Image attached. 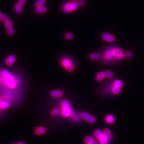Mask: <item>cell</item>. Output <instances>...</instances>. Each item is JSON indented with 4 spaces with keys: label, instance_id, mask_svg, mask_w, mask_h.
<instances>
[{
    "label": "cell",
    "instance_id": "cell-1",
    "mask_svg": "<svg viewBox=\"0 0 144 144\" xmlns=\"http://www.w3.org/2000/svg\"><path fill=\"white\" fill-rule=\"evenodd\" d=\"M79 7V5L76 2H70L65 3L62 7V10L67 13L71 12L76 10Z\"/></svg>",
    "mask_w": 144,
    "mask_h": 144
},
{
    "label": "cell",
    "instance_id": "cell-2",
    "mask_svg": "<svg viewBox=\"0 0 144 144\" xmlns=\"http://www.w3.org/2000/svg\"><path fill=\"white\" fill-rule=\"evenodd\" d=\"M61 64L62 66L68 71H72L73 69V66L69 59L64 58L62 59Z\"/></svg>",
    "mask_w": 144,
    "mask_h": 144
},
{
    "label": "cell",
    "instance_id": "cell-3",
    "mask_svg": "<svg viewBox=\"0 0 144 144\" xmlns=\"http://www.w3.org/2000/svg\"><path fill=\"white\" fill-rule=\"evenodd\" d=\"M81 116L83 119H84L85 120H86V121H87L90 123L93 124L96 122V118L93 116L90 115V114L87 113L86 112H82L81 114Z\"/></svg>",
    "mask_w": 144,
    "mask_h": 144
},
{
    "label": "cell",
    "instance_id": "cell-4",
    "mask_svg": "<svg viewBox=\"0 0 144 144\" xmlns=\"http://www.w3.org/2000/svg\"><path fill=\"white\" fill-rule=\"evenodd\" d=\"M1 74L2 76L6 79L7 83L10 81L14 80L13 76L6 70H3L1 72Z\"/></svg>",
    "mask_w": 144,
    "mask_h": 144
},
{
    "label": "cell",
    "instance_id": "cell-5",
    "mask_svg": "<svg viewBox=\"0 0 144 144\" xmlns=\"http://www.w3.org/2000/svg\"><path fill=\"white\" fill-rule=\"evenodd\" d=\"M102 38L108 42H113L115 41V37L113 35L107 33H104L102 35Z\"/></svg>",
    "mask_w": 144,
    "mask_h": 144
},
{
    "label": "cell",
    "instance_id": "cell-6",
    "mask_svg": "<svg viewBox=\"0 0 144 144\" xmlns=\"http://www.w3.org/2000/svg\"><path fill=\"white\" fill-rule=\"evenodd\" d=\"M71 114V110L70 108H62L61 114L65 117H67Z\"/></svg>",
    "mask_w": 144,
    "mask_h": 144
},
{
    "label": "cell",
    "instance_id": "cell-7",
    "mask_svg": "<svg viewBox=\"0 0 144 144\" xmlns=\"http://www.w3.org/2000/svg\"><path fill=\"white\" fill-rule=\"evenodd\" d=\"M51 95L54 98H59L63 95V92L60 90H54L51 91Z\"/></svg>",
    "mask_w": 144,
    "mask_h": 144
},
{
    "label": "cell",
    "instance_id": "cell-8",
    "mask_svg": "<svg viewBox=\"0 0 144 144\" xmlns=\"http://www.w3.org/2000/svg\"><path fill=\"white\" fill-rule=\"evenodd\" d=\"M15 60V56L14 55H11L7 58L6 60V63L9 66H11L14 63Z\"/></svg>",
    "mask_w": 144,
    "mask_h": 144
},
{
    "label": "cell",
    "instance_id": "cell-9",
    "mask_svg": "<svg viewBox=\"0 0 144 144\" xmlns=\"http://www.w3.org/2000/svg\"><path fill=\"white\" fill-rule=\"evenodd\" d=\"M98 140L101 144H108L109 140V139L103 133V132Z\"/></svg>",
    "mask_w": 144,
    "mask_h": 144
},
{
    "label": "cell",
    "instance_id": "cell-10",
    "mask_svg": "<svg viewBox=\"0 0 144 144\" xmlns=\"http://www.w3.org/2000/svg\"><path fill=\"white\" fill-rule=\"evenodd\" d=\"M47 131V129L44 127H39L36 129L35 133L37 135H41Z\"/></svg>",
    "mask_w": 144,
    "mask_h": 144
},
{
    "label": "cell",
    "instance_id": "cell-11",
    "mask_svg": "<svg viewBox=\"0 0 144 144\" xmlns=\"http://www.w3.org/2000/svg\"><path fill=\"white\" fill-rule=\"evenodd\" d=\"M14 9L15 12L18 14H21L23 11V5L20 3H17L15 5Z\"/></svg>",
    "mask_w": 144,
    "mask_h": 144
},
{
    "label": "cell",
    "instance_id": "cell-12",
    "mask_svg": "<svg viewBox=\"0 0 144 144\" xmlns=\"http://www.w3.org/2000/svg\"><path fill=\"white\" fill-rule=\"evenodd\" d=\"M46 11L47 8L44 6L36 7V9H35V11L38 14H43L46 12Z\"/></svg>",
    "mask_w": 144,
    "mask_h": 144
},
{
    "label": "cell",
    "instance_id": "cell-13",
    "mask_svg": "<svg viewBox=\"0 0 144 144\" xmlns=\"http://www.w3.org/2000/svg\"><path fill=\"white\" fill-rule=\"evenodd\" d=\"M85 141L87 144H96V142L95 140L91 136H87L85 138Z\"/></svg>",
    "mask_w": 144,
    "mask_h": 144
},
{
    "label": "cell",
    "instance_id": "cell-14",
    "mask_svg": "<svg viewBox=\"0 0 144 144\" xmlns=\"http://www.w3.org/2000/svg\"><path fill=\"white\" fill-rule=\"evenodd\" d=\"M112 52L113 54L114 57H116V58L121 54L123 53V51L121 49H118V48H115L112 49Z\"/></svg>",
    "mask_w": 144,
    "mask_h": 144
},
{
    "label": "cell",
    "instance_id": "cell-15",
    "mask_svg": "<svg viewBox=\"0 0 144 144\" xmlns=\"http://www.w3.org/2000/svg\"><path fill=\"white\" fill-rule=\"evenodd\" d=\"M10 106V104L7 102H3L0 99V108L3 109H7Z\"/></svg>",
    "mask_w": 144,
    "mask_h": 144
},
{
    "label": "cell",
    "instance_id": "cell-16",
    "mask_svg": "<svg viewBox=\"0 0 144 144\" xmlns=\"http://www.w3.org/2000/svg\"><path fill=\"white\" fill-rule=\"evenodd\" d=\"M103 133L109 139V140H111L112 139V136L111 133V132L110 130L107 129H104L103 131Z\"/></svg>",
    "mask_w": 144,
    "mask_h": 144
},
{
    "label": "cell",
    "instance_id": "cell-17",
    "mask_svg": "<svg viewBox=\"0 0 144 144\" xmlns=\"http://www.w3.org/2000/svg\"><path fill=\"white\" fill-rule=\"evenodd\" d=\"M104 77H105V76H104V73L102 72H99V73H97V74L96 75V80L98 81H102L104 79Z\"/></svg>",
    "mask_w": 144,
    "mask_h": 144
},
{
    "label": "cell",
    "instance_id": "cell-18",
    "mask_svg": "<svg viewBox=\"0 0 144 144\" xmlns=\"http://www.w3.org/2000/svg\"><path fill=\"white\" fill-rule=\"evenodd\" d=\"M4 24H5V27L7 29L12 28V26H13L12 22L9 19H7L6 21H5L4 22Z\"/></svg>",
    "mask_w": 144,
    "mask_h": 144
},
{
    "label": "cell",
    "instance_id": "cell-19",
    "mask_svg": "<svg viewBox=\"0 0 144 144\" xmlns=\"http://www.w3.org/2000/svg\"><path fill=\"white\" fill-rule=\"evenodd\" d=\"M114 117L111 115H109L106 117V121L109 124H112L114 122Z\"/></svg>",
    "mask_w": 144,
    "mask_h": 144
},
{
    "label": "cell",
    "instance_id": "cell-20",
    "mask_svg": "<svg viewBox=\"0 0 144 144\" xmlns=\"http://www.w3.org/2000/svg\"><path fill=\"white\" fill-rule=\"evenodd\" d=\"M114 86L117 87L118 88H121L123 86V82L120 80H115L114 81L113 83Z\"/></svg>",
    "mask_w": 144,
    "mask_h": 144
},
{
    "label": "cell",
    "instance_id": "cell-21",
    "mask_svg": "<svg viewBox=\"0 0 144 144\" xmlns=\"http://www.w3.org/2000/svg\"><path fill=\"white\" fill-rule=\"evenodd\" d=\"M46 0H38L35 3V6L36 7L43 6Z\"/></svg>",
    "mask_w": 144,
    "mask_h": 144
},
{
    "label": "cell",
    "instance_id": "cell-22",
    "mask_svg": "<svg viewBox=\"0 0 144 144\" xmlns=\"http://www.w3.org/2000/svg\"><path fill=\"white\" fill-rule=\"evenodd\" d=\"M103 73H104L105 77H106L108 78H112L114 76L113 72H110V71H105Z\"/></svg>",
    "mask_w": 144,
    "mask_h": 144
},
{
    "label": "cell",
    "instance_id": "cell-23",
    "mask_svg": "<svg viewBox=\"0 0 144 144\" xmlns=\"http://www.w3.org/2000/svg\"><path fill=\"white\" fill-rule=\"evenodd\" d=\"M102 134V131L99 129L95 130L94 131V135L95 137L97 139H99V138H100V137L101 136Z\"/></svg>",
    "mask_w": 144,
    "mask_h": 144
},
{
    "label": "cell",
    "instance_id": "cell-24",
    "mask_svg": "<svg viewBox=\"0 0 144 144\" xmlns=\"http://www.w3.org/2000/svg\"><path fill=\"white\" fill-rule=\"evenodd\" d=\"M100 55L98 54H96V53H92L89 56V58L92 59V60H97L99 59L100 58Z\"/></svg>",
    "mask_w": 144,
    "mask_h": 144
},
{
    "label": "cell",
    "instance_id": "cell-25",
    "mask_svg": "<svg viewBox=\"0 0 144 144\" xmlns=\"http://www.w3.org/2000/svg\"><path fill=\"white\" fill-rule=\"evenodd\" d=\"M111 91L113 94H114L115 95H117V94H118L120 92V89L114 86L112 87L111 88Z\"/></svg>",
    "mask_w": 144,
    "mask_h": 144
},
{
    "label": "cell",
    "instance_id": "cell-26",
    "mask_svg": "<svg viewBox=\"0 0 144 144\" xmlns=\"http://www.w3.org/2000/svg\"><path fill=\"white\" fill-rule=\"evenodd\" d=\"M113 57H114V56L113 54L112 50H110L108 51L105 54V57L107 59L111 58H112Z\"/></svg>",
    "mask_w": 144,
    "mask_h": 144
},
{
    "label": "cell",
    "instance_id": "cell-27",
    "mask_svg": "<svg viewBox=\"0 0 144 144\" xmlns=\"http://www.w3.org/2000/svg\"><path fill=\"white\" fill-rule=\"evenodd\" d=\"M7 19H8V17L6 14L0 12V21L4 22Z\"/></svg>",
    "mask_w": 144,
    "mask_h": 144
},
{
    "label": "cell",
    "instance_id": "cell-28",
    "mask_svg": "<svg viewBox=\"0 0 144 144\" xmlns=\"http://www.w3.org/2000/svg\"><path fill=\"white\" fill-rule=\"evenodd\" d=\"M62 108H70V103L67 100L63 101L62 104Z\"/></svg>",
    "mask_w": 144,
    "mask_h": 144
},
{
    "label": "cell",
    "instance_id": "cell-29",
    "mask_svg": "<svg viewBox=\"0 0 144 144\" xmlns=\"http://www.w3.org/2000/svg\"><path fill=\"white\" fill-rule=\"evenodd\" d=\"M65 37L67 40H72V39H73V35L69 33H66L65 35Z\"/></svg>",
    "mask_w": 144,
    "mask_h": 144
},
{
    "label": "cell",
    "instance_id": "cell-30",
    "mask_svg": "<svg viewBox=\"0 0 144 144\" xmlns=\"http://www.w3.org/2000/svg\"><path fill=\"white\" fill-rule=\"evenodd\" d=\"M58 112H59L58 109L57 108H54L52 110L51 112V114L53 116H55L58 114Z\"/></svg>",
    "mask_w": 144,
    "mask_h": 144
},
{
    "label": "cell",
    "instance_id": "cell-31",
    "mask_svg": "<svg viewBox=\"0 0 144 144\" xmlns=\"http://www.w3.org/2000/svg\"><path fill=\"white\" fill-rule=\"evenodd\" d=\"M7 33L10 35H12L14 33V29H12V28H10V29H7Z\"/></svg>",
    "mask_w": 144,
    "mask_h": 144
},
{
    "label": "cell",
    "instance_id": "cell-32",
    "mask_svg": "<svg viewBox=\"0 0 144 144\" xmlns=\"http://www.w3.org/2000/svg\"><path fill=\"white\" fill-rule=\"evenodd\" d=\"M125 56L128 58H130L133 56V53L131 51H127L125 53Z\"/></svg>",
    "mask_w": 144,
    "mask_h": 144
},
{
    "label": "cell",
    "instance_id": "cell-33",
    "mask_svg": "<svg viewBox=\"0 0 144 144\" xmlns=\"http://www.w3.org/2000/svg\"><path fill=\"white\" fill-rule=\"evenodd\" d=\"M125 58V55H124V54H123V53H122V54H121L120 55H119L117 58L118 59H124Z\"/></svg>",
    "mask_w": 144,
    "mask_h": 144
},
{
    "label": "cell",
    "instance_id": "cell-34",
    "mask_svg": "<svg viewBox=\"0 0 144 144\" xmlns=\"http://www.w3.org/2000/svg\"><path fill=\"white\" fill-rule=\"evenodd\" d=\"M18 1H19V3H20L22 5H24L26 3L27 0H18Z\"/></svg>",
    "mask_w": 144,
    "mask_h": 144
},
{
    "label": "cell",
    "instance_id": "cell-35",
    "mask_svg": "<svg viewBox=\"0 0 144 144\" xmlns=\"http://www.w3.org/2000/svg\"><path fill=\"white\" fill-rule=\"evenodd\" d=\"M17 144H24V143H23V142H20V143H18Z\"/></svg>",
    "mask_w": 144,
    "mask_h": 144
},
{
    "label": "cell",
    "instance_id": "cell-36",
    "mask_svg": "<svg viewBox=\"0 0 144 144\" xmlns=\"http://www.w3.org/2000/svg\"></svg>",
    "mask_w": 144,
    "mask_h": 144
}]
</instances>
